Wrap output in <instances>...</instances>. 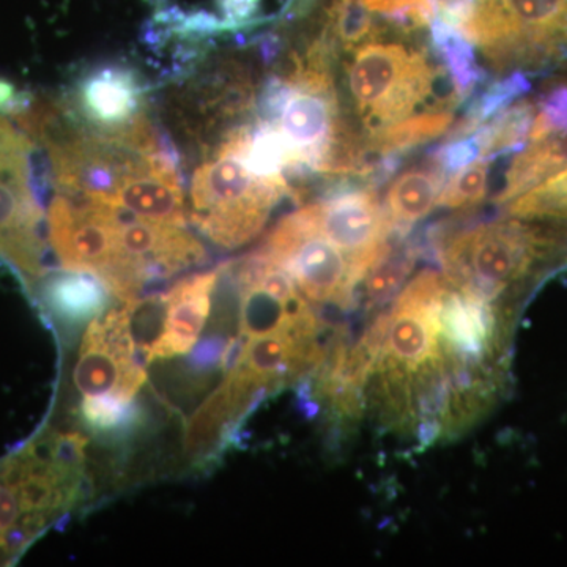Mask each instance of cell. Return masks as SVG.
Returning <instances> with one entry per match:
<instances>
[{"label": "cell", "instance_id": "obj_1", "mask_svg": "<svg viewBox=\"0 0 567 567\" xmlns=\"http://www.w3.org/2000/svg\"><path fill=\"white\" fill-rule=\"evenodd\" d=\"M330 54V43L317 41L303 59H295L287 76L265 82L260 95L259 121L275 126L289 144L295 177L369 174L363 147L341 115Z\"/></svg>", "mask_w": 567, "mask_h": 567}, {"label": "cell", "instance_id": "obj_2", "mask_svg": "<svg viewBox=\"0 0 567 567\" xmlns=\"http://www.w3.org/2000/svg\"><path fill=\"white\" fill-rule=\"evenodd\" d=\"M436 13L498 74L540 70L567 54V0H439Z\"/></svg>", "mask_w": 567, "mask_h": 567}, {"label": "cell", "instance_id": "obj_3", "mask_svg": "<svg viewBox=\"0 0 567 567\" xmlns=\"http://www.w3.org/2000/svg\"><path fill=\"white\" fill-rule=\"evenodd\" d=\"M244 126L205 159L192 182V221L213 241L226 249L249 244L274 213L276 204L292 193L290 183L262 177L246 164L241 153Z\"/></svg>", "mask_w": 567, "mask_h": 567}, {"label": "cell", "instance_id": "obj_4", "mask_svg": "<svg viewBox=\"0 0 567 567\" xmlns=\"http://www.w3.org/2000/svg\"><path fill=\"white\" fill-rule=\"evenodd\" d=\"M442 71L401 41L375 39L352 50L347 81L368 137L413 117L435 91Z\"/></svg>", "mask_w": 567, "mask_h": 567}, {"label": "cell", "instance_id": "obj_5", "mask_svg": "<svg viewBox=\"0 0 567 567\" xmlns=\"http://www.w3.org/2000/svg\"><path fill=\"white\" fill-rule=\"evenodd\" d=\"M0 259L32 289L61 270L50 245L47 212L29 186L28 136L7 112H0Z\"/></svg>", "mask_w": 567, "mask_h": 567}, {"label": "cell", "instance_id": "obj_6", "mask_svg": "<svg viewBox=\"0 0 567 567\" xmlns=\"http://www.w3.org/2000/svg\"><path fill=\"white\" fill-rule=\"evenodd\" d=\"M259 252L282 268L306 300L316 305L349 308L363 282L350 257L320 233L308 205L276 224Z\"/></svg>", "mask_w": 567, "mask_h": 567}, {"label": "cell", "instance_id": "obj_7", "mask_svg": "<svg viewBox=\"0 0 567 567\" xmlns=\"http://www.w3.org/2000/svg\"><path fill=\"white\" fill-rule=\"evenodd\" d=\"M144 352L133 333L130 305L111 309L89 323L74 365V386L82 398H136L147 380Z\"/></svg>", "mask_w": 567, "mask_h": 567}, {"label": "cell", "instance_id": "obj_8", "mask_svg": "<svg viewBox=\"0 0 567 567\" xmlns=\"http://www.w3.org/2000/svg\"><path fill=\"white\" fill-rule=\"evenodd\" d=\"M308 207L320 233L350 257L364 281L391 249L393 226L379 194L371 188L341 186Z\"/></svg>", "mask_w": 567, "mask_h": 567}, {"label": "cell", "instance_id": "obj_9", "mask_svg": "<svg viewBox=\"0 0 567 567\" xmlns=\"http://www.w3.org/2000/svg\"><path fill=\"white\" fill-rule=\"evenodd\" d=\"M144 85L137 71L125 65H103L85 71L74 84L69 107L95 132L125 133L144 112Z\"/></svg>", "mask_w": 567, "mask_h": 567}, {"label": "cell", "instance_id": "obj_10", "mask_svg": "<svg viewBox=\"0 0 567 567\" xmlns=\"http://www.w3.org/2000/svg\"><path fill=\"white\" fill-rule=\"evenodd\" d=\"M221 270L182 279L164 293L163 324L158 338L145 350V361L169 360L188 353L203 333L212 295Z\"/></svg>", "mask_w": 567, "mask_h": 567}, {"label": "cell", "instance_id": "obj_11", "mask_svg": "<svg viewBox=\"0 0 567 567\" xmlns=\"http://www.w3.org/2000/svg\"><path fill=\"white\" fill-rule=\"evenodd\" d=\"M265 395L237 368L227 371L221 385L196 410L186 424L185 454L193 461L213 456L216 447L226 442L230 429L252 402Z\"/></svg>", "mask_w": 567, "mask_h": 567}, {"label": "cell", "instance_id": "obj_12", "mask_svg": "<svg viewBox=\"0 0 567 567\" xmlns=\"http://www.w3.org/2000/svg\"><path fill=\"white\" fill-rule=\"evenodd\" d=\"M33 290L48 315L70 327L91 323L103 316L112 298L99 276L63 268L44 276Z\"/></svg>", "mask_w": 567, "mask_h": 567}, {"label": "cell", "instance_id": "obj_13", "mask_svg": "<svg viewBox=\"0 0 567 567\" xmlns=\"http://www.w3.org/2000/svg\"><path fill=\"white\" fill-rule=\"evenodd\" d=\"M446 173L432 158L394 178L385 197V212L393 230H406L423 221L435 207L446 183Z\"/></svg>", "mask_w": 567, "mask_h": 567}, {"label": "cell", "instance_id": "obj_14", "mask_svg": "<svg viewBox=\"0 0 567 567\" xmlns=\"http://www.w3.org/2000/svg\"><path fill=\"white\" fill-rule=\"evenodd\" d=\"M453 123L450 111L421 112L420 115L405 118V121L388 126L382 132L368 137V148L385 156H399L447 132Z\"/></svg>", "mask_w": 567, "mask_h": 567}, {"label": "cell", "instance_id": "obj_15", "mask_svg": "<svg viewBox=\"0 0 567 567\" xmlns=\"http://www.w3.org/2000/svg\"><path fill=\"white\" fill-rule=\"evenodd\" d=\"M431 24L432 40L453 81L454 93L457 99H465L476 87L481 76L473 44L457 29L451 28L436 17Z\"/></svg>", "mask_w": 567, "mask_h": 567}, {"label": "cell", "instance_id": "obj_16", "mask_svg": "<svg viewBox=\"0 0 567 567\" xmlns=\"http://www.w3.org/2000/svg\"><path fill=\"white\" fill-rule=\"evenodd\" d=\"M507 216L567 224V167L505 205Z\"/></svg>", "mask_w": 567, "mask_h": 567}, {"label": "cell", "instance_id": "obj_17", "mask_svg": "<svg viewBox=\"0 0 567 567\" xmlns=\"http://www.w3.org/2000/svg\"><path fill=\"white\" fill-rule=\"evenodd\" d=\"M528 87L527 78L522 71L507 74L505 80L496 81L470 106L465 117L447 133V141L461 140L475 133L477 128L486 125L491 118L516 102L522 93L528 91Z\"/></svg>", "mask_w": 567, "mask_h": 567}, {"label": "cell", "instance_id": "obj_18", "mask_svg": "<svg viewBox=\"0 0 567 567\" xmlns=\"http://www.w3.org/2000/svg\"><path fill=\"white\" fill-rule=\"evenodd\" d=\"M416 254L413 249H390L372 267L364 278V303L369 309L386 303L404 287L415 267Z\"/></svg>", "mask_w": 567, "mask_h": 567}, {"label": "cell", "instance_id": "obj_19", "mask_svg": "<svg viewBox=\"0 0 567 567\" xmlns=\"http://www.w3.org/2000/svg\"><path fill=\"white\" fill-rule=\"evenodd\" d=\"M85 424L96 434H122L140 423V409L134 399L121 395H92L81 405Z\"/></svg>", "mask_w": 567, "mask_h": 567}, {"label": "cell", "instance_id": "obj_20", "mask_svg": "<svg viewBox=\"0 0 567 567\" xmlns=\"http://www.w3.org/2000/svg\"><path fill=\"white\" fill-rule=\"evenodd\" d=\"M488 171L491 159L483 158L453 173L440 194L439 207L468 210L483 204L488 193Z\"/></svg>", "mask_w": 567, "mask_h": 567}, {"label": "cell", "instance_id": "obj_21", "mask_svg": "<svg viewBox=\"0 0 567 567\" xmlns=\"http://www.w3.org/2000/svg\"><path fill=\"white\" fill-rule=\"evenodd\" d=\"M223 17L226 18L227 28H235L241 22L251 20L260 9L262 0H216Z\"/></svg>", "mask_w": 567, "mask_h": 567}, {"label": "cell", "instance_id": "obj_22", "mask_svg": "<svg viewBox=\"0 0 567 567\" xmlns=\"http://www.w3.org/2000/svg\"><path fill=\"white\" fill-rule=\"evenodd\" d=\"M227 342L221 338H210L197 346L192 357V364L197 371H207L223 361V354L226 352Z\"/></svg>", "mask_w": 567, "mask_h": 567}]
</instances>
